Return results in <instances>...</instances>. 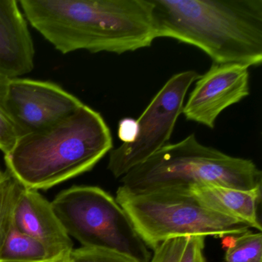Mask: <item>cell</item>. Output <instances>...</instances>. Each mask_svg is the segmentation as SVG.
I'll use <instances>...</instances> for the list:
<instances>
[{"label": "cell", "instance_id": "1", "mask_svg": "<svg viewBox=\"0 0 262 262\" xmlns=\"http://www.w3.org/2000/svg\"><path fill=\"white\" fill-rule=\"evenodd\" d=\"M27 20L62 54H123L156 38L150 0H20Z\"/></svg>", "mask_w": 262, "mask_h": 262}, {"label": "cell", "instance_id": "2", "mask_svg": "<svg viewBox=\"0 0 262 262\" xmlns=\"http://www.w3.org/2000/svg\"><path fill=\"white\" fill-rule=\"evenodd\" d=\"M156 38L197 47L214 63L262 62V0H150Z\"/></svg>", "mask_w": 262, "mask_h": 262}, {"label": "cell", "instance_id": "3", "mask_svg": "<svg viewBox=\"0 0 262 262\" xmlns=\"http://www.w3.org/2000/svg\"><path fill=\"white\" fill-rule=\"evenodd\" d=\"M113 148L105 119L83 104L49 126L19 138L4 159L24 188L39 191L90 171Z\"/></svg>", "mask_w": 262, "mask_h": 262}, {"label": "cell", "instance_id": "4", "mask_svg": "<svg viewBox=\"0 0 262 262\" xmlns=\"http://www.w3.org/2000/svg\"><path fill=\"white\" fill-rule=\"evenodd\" d=\"M135 192L214 185L241 190L261 188L262 173L253 161L202 145L194 134L159 150L121 178Z\"/></svg>", "mask_w": 262, "mask_h": 262}, {"label": "cell", "instance_id": "5", "mask_svg": "<svg viewBox=\"0 0 262 262\" xmlns=\"http://www.w3.org/2000/svg\"><path fill=\"white\" fill-rule=\"evenodd\" d=\"M116 202L148 249L165 241L188 236L223 237L250 229L243 222L205 208L183 188L135 192L121 185Z\"/></svg>", "mask_w": 262, "mask_h": 262}, {"label": "cell", "instance_id": "6", "mask_svg": "<svg viewBox=\"0 0 262 262\" xmlns=\"http://www.w3.org/2000/svg\"><path fill=\"white\" fill-rule=\"evenodd\" d=\"M70 237L82 247L126 254L149 262L151 254L123 208L99 187L77 185L61 191L51 202Z\"/></svg>", "mask_w": 262, "mask_h": 262}, {"label": "cell", "instance_id": "7", "mask_svg": "<svg viewBox=\"0 0 262 262\" xmlns=\"http://www.w3.org/2000/svg\"><path fill=\"white\" fill-rule=\"evenodd\" d=\"M200 76L193 70L182 72L170 78L158 92L136 120V139L110 151L108 169L115 178H122L168 145L188 89Z\"/></svg>", "mask_w": 262, "mask_h": 262}, {"label": "cell", "instance_id": "8", "mask_svg": "<svg viewBox=\"0 0 262 262\" xmlns=\"http://www.w3.org/2000/svg\"><path fill=\"white\" fill-rule=\"evenodd\" d=\"M0 92L19 138L49 126L84 104L60 85L47 81L2 76Z\"/></svg>", "mask_w": 262, "mask_h": 262}, {"label": "cell", "instance_id": "9", "mask_svg": "<svg viewBox=\"0 0 262 262\" xmlns=\"http://www.w3.org/2000/svg\"><path fill=\"white\" fill-rule=\"evenodd\" d=\"M248 67L214 63L196 81L182 113L191 122L214 128L219 115L250 94Z\"/></svg>", "mask_w": 262, "mask_h": 262}, {"label": "cell", "instance_id": "10", "mask_svg": "<svg viewBox=\"0 0 262 262\" xmlns=\"http://www.w3.org/2000/svg\"><path fill=\"white\" fill-rule=\"evenodd\" d=\"M16 0H0V76L19 78L34 68L28 21Z\"/></svg>", "mask_w": 262, "mask_h": 262}, {"label": "cell", "instance_id": "11", "mask_svg": "<svg viewBox=\"0 0 262 262\" xmlns=\"http://www.w3.org/2000/svg\"><path fill=\"white\" fill-rule=\"evenodd\" d=\"M13 228L64 255L73 251V241L55 214L51 202L37 190H23L15 208Z\"/></svg>", "mask_w": 262, "mask_h": 262}, {"label": "cell", "instance_id": "12", "mask_svg": "<svg viewBox=\"0 0 262 262\" xmlns=\"http://www.w3.org/2000/svg\"><path fill=\"white\" fill-rule=\"evenodd\" d=\"M183 189L205 208L261 231L259 217L261 188L241 190L221 185H194Z\"/></svg>", "mask_w": 262, "mask_h": 262}, {"label": "cell", "instance_id": "13", "mask_svg": "<svg viewBox=\"0 0 262 262\" xmlns=\"http://www.w3.org/2000/svg\"><path fill=\"white\" fill-rule=\"evenodd\" d=\"M67 256L13 227L0 250V262H56Z\"/></svg>", "mask_w": 262, "mask_h": 262}, {"label": "cell", "instance_id": "14", "mask_svg": "<svg viewBox=\"0 0 262 262\" xmlns=\"http://www.w3.org/2000/svg\"><path fill=\"white\" fill-rule=\"evenodd\" d=\"M205 237L168 239L154 250L149 262H208L204 254Z\"/></svg>", "mask_w": 262, "mask_h": 262}, {"label": "cell", "instance_id": "15", "mask_svg": "<svg viewBox=\"0 0 262 262\" xmlns=\"http://www.w3.org/2000/svg\"><path fill=\"white\" fill-rule=\"evenodd\" d=\"M226 262H262V234L248 231L222 237Z\"/></svg>", "mask_w": 262, "mask_h": 262}, {"label": "cell", "instance_id": "16", "mask_svg": "<svg viewBox=\"0 0 262 262\" xmlns=\"http://www.w3.org/2000/svg\"><path fill=\"white\" fill-rule=\"evenodd\" d=\"M0 183V250L13 227L15 208L24 187L8 171Z\"/></svg>", "mask_w": 262, "mask_h": 262}, {"label": "cell", "instance_id": "17", "mask_svg": "<svg viewBox=\"0 0 262 262\" xmlns=\"http://www.w3.org/2000/svg\"><path fill=\"white\" fill-rule=\"evenodd\" d=\"M71 257L74 262H139L130 256L117 251L84 247L73 249Z\"/></svg>", "mask_w": 262, "mask_h": 262}, {"label": "cell", "instance_id": "18", "mask_svg": "<svg viewBox=\"0 0 262 262\" xmlns=\"http://www.w3.org/2000/svg\"><path fill=\"white\" fill-rule=\"evenodd\" d=\"M19 138L17 128L4 108L0 92V150L4 156L11 151Z\"/></svg>", "mask_w": 262, "mask_h": 262}, {"label": "cell", "instance_id": "19", "mask_svg": "<svg viewBox=\"0 0 262 262\" xmlns=\"http://www.w3.org/2000/svg\"><path fill=\"white\" fill-rule=\"evenodd\" d=\"M137 133V122L135 119L125 118L119 122L118 136L122 143L133 142L136 139Z\"/></svg>", "mask_w": 262, "mask_h": 262}, {"label": "cell", "instance_id": "20", "mask_svg": "<svg viewBox=\"0 0 262 262\" xmlns=\"http://www.w3.org/2000/svg\"><path fill=\"white\" fill-rule=\"evenodd\" d=\"M56 262H74V260L72 258L71 254H70V255L67 256V257H64V258L61 259V260Z\"/></svg>", "mask_w": 262, "mask_h": 262}, {"label": "cell", "instance_id": "21", "mask_svg": "<svg viewBox=\"0 0 262 262\" xmlns=\"http://www.w3.org/2000/svg\"><path fill=\"white\" fill-rule=\"evenodd\" d=\"M6 174H7V171H3L2 170L0 169V183L5 179Z\"/></svg>", "mask_w": 262, "mask_h": 262}]
</instances>
